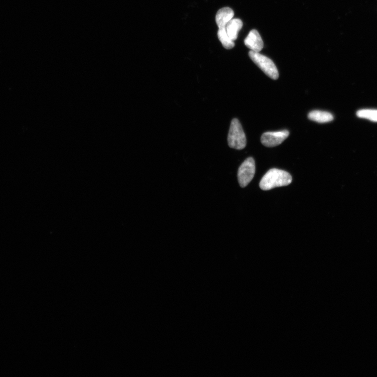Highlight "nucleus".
<instances>
[{
    "label": "nucleus",
    "mask_w": 377,
    "mask_h": 377,
    "mask_svg": "<svg viewBox=\"0 0 377 377\" xmlns=\"http://www.w3.org/2000/svg\"><path fill=\"white\" fill-rule=\"evenodd\" d=\"M293 178L291 175L283 170L273 168L269 170L261 180L260 186L264 191L290 185Z\"/></svg>",
    "instance_id": "f257e3e1"
},
{
    "label": "nucleus",
    "mask_w": 377,
    "mask_h": 377,
    "mask_svg": "<svg viewBox=\"0 0 377 377\" xmlns=\"http://www.w3.org/2000/svg\"><path fill=\"white\" fill-rule=\"evenodd\" d=\"M227 140L230 148L241 150L246 147L247 141L245 134L237 118H234L231 122Z\"/></svg>",
    "instance_id": "f03ea898"
},
{
    "label": "nucleus",
    "mask_w": 377,
    "mask_h": 377,
    "mask_svg": "<svg viewBox=\"0 0 377 377\" xmlns=\"http://www.w3.org/2000/svg\"><path fill=\"white\" fill-rule=\"evenodd\" d=\"M249 56L253 62L256 64L267 75L274 80L279 78V72L273 61L260 53L250 51Z\"/></svg>",
    "instance_id": "7ed1b4c3"
},
{
    "label": "nucleus",
    "mask_w": 377,
    "mask_h": 377,
    "mask_svg": "<svg viewBox=\"0 0 377 377\" xmlns=\"http://www.w3.org/2000/svg\"><path fill=\"white\" fill-rule=\"evenodd\" d=\"M256 167L252 157H249L240 165L238 172V182L241 187L245 188L253 179Z\"/></svg>",
    "instance_id": "20e7f679"
},
{
    "label": "nucleus",
    "mask_w": 377,
    "mask_h": 377,
    "mask_svg": "<svg viewBox=\"0 0 377 377\" xmlns=\"http://www.w3.org/2000/svg\"><path fill=\"white\" fill-rule=\"evenodd\" d=\"M289 136V132L287 130L266 132L261 137V142L266 147H275L281 144Z\"/></svg>",
    "instance_id": "39448f33"
},
{
    "label": "nucleus",
    "mask_w": 377,
    "mask_h": 377,
    "mask_svg": "<svg viewBox=\"0 0 377 377\" xmlns=\"http://www.w3.org/2000/svg\"><path fill=\"white\" fill-rule=\"evenodd\" d=\"M244 44L251 51L260 53L264 48V42L257 30H252L244 40Z\"/></svg>",
    "instance_id": "423d86ee"
},
{
    "label": "nucleus",
    "mask_w": 377,
    "mask_h": 377,
    "mask_svg": "<svg viewBox=\"0 0 377 377\" xmlns=\"http://www.w3.org/2000/svg\"><path fill=\"white\" fill-rule=\"evenodd\" d=\"M234 16V12L232 9L225 7L219 10L215 17V21L218 29L225 28L227 24Z\"/></svg>",
    "instance_id": "0eeeda50"
},
{
    "label": "nucleus",
    "mask_w": 377,
    "mask_h": 377,
    "mask_svg": "<svg viewBox=\"0 0 377 377\" xmlns=\"http://www.w3.org/2000/svg\"><path fill=\"white\" fill-rule=\"evenodd\" d=\"M242 26L241 20L238 19H232L227 24L225 29L231 40L235 41L237 39L238 34Z\"/></svg>",
    "instance_id": "6e6552de"
},
{
    "label": "nucleus",
    "mask_w": 377,
    "mask_h": 377,
    "mask_svg": "<svg viewBox=\"0 0 377 377\" xmlns=\"http://www.w3.org/2000/svg\"><path fill=\"white\" fill-rule=\"evenodd\" d=\"M308 116L310 120L319 123L330 122L334 119V116L331 113L319 110L310 112Z\"/></svg>",
    "instance_id": "1a4fd4ad"
},
{
    "label": "nucleus",
    "mask_w": 377,
    "mask_h": 377,
    "mask_svg": "<svg viewBox=\"0 0 377 377\" xmlns=\"http://www.w3.org/2000/svg\"><path fill=\"white\" fill-rule=\"evenodd\" d=\"M217 36L223 47L227 50L232 49L235 46L233 41L231 40L227 34L225 28L218 29Z\"/></svg>",
    "instance_id": "9d476101"
},
{
    "label": "nucleus",
    "mask_w": 377,
    "mask_h": 377,
    "mask_svg": "<svg viewBox=\"0 0 377 377\" xmlns=\"http://www.w3.org/2000/svg\"><path fill=\"white\" fill-rule=\"evenodd\" d=\"M357 116L377 122V109H363L357 111Z\"/></svg>",
    "instance_id": "9b49d317"
}]
</instances>
